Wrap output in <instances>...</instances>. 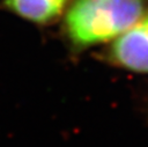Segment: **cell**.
<instances>
[{
  "label": "cell",
  "instance_id": "1",
  "mask_svg": "<svg viewBox=\"0 0 148 147\" xmlns=\"http://www.w3.org/2000/svg\"><path fill=\"white\" fill-rule=\"evenodd\" d=\"M148 13L147 0H73L65 32L79 47L113 41Z\"/></svg>",
  "mask_w": 148,
  "mask_h": 147
},
{
  "label": "cell",
  "instance_id": "2",
  "mask_svg": "<svg viewBox=\"0 0 148 147\" xmlns=\"http://www.w3.org/2000/svg\"><path fill=\"white\" fill-rule=\"evenodd\" d=\"M108 58L125 69L148 73V13L113 39Z\"/></svg>",
  "mask_w": 148,
  "mask_h": 147
},
{
  "label": "cell",
  "instance_id": "3",
  "mask_svg": "<svg viewBox=\"0 0 148 147\" xmlns=\"http://www.w3.org/2000/svg\"><path fill=\"white\" fill-rule=\"evenodd\" d=\"M69 0H3L2 5L12 13L38 24L56 20Z\"/></svg>",
  "mask_w": 148,
  "mask_h": 147
}]
</instances>
